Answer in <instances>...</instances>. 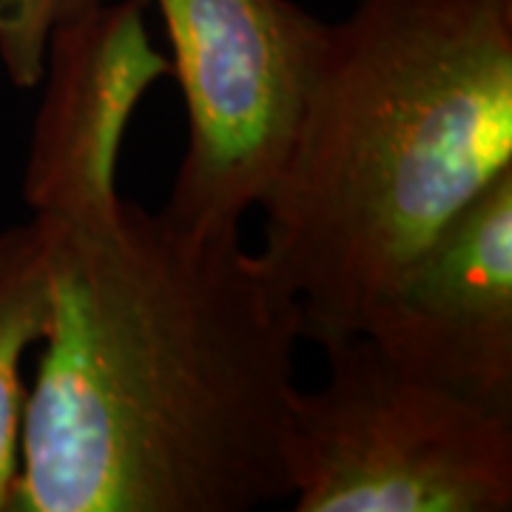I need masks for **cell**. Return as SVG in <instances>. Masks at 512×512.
Returning <instances> with one entry per match:
<instances>
[{
    "label": "cell",
    "instance_id": "cell-3",
    "mask_svg": "<svg viewBox=\"0 0 512 512\" xmlns=\"http://www.w3.org/2000/svg\"><path fill=\"white\" fill-rule=\"evenodd\" d=\"M319 345L328 382L293 393L285 430L293 510H510L512 413L407 373L365 333Z\"/></svg>",
    "mask_w": 512,
    "mask_h": 512
},
{
    "label": "cell",
    "instance_id": "cell-6",
    "mask_svg": "<svg viewBox=\"0 0 512 512\" xmlns=\"http://www.w3.org/2000/svg\"><path fill=\"white\" fill-rule=\"evenodd\" d=\"M146 3L100 0L52 29L23 171V200L37 217L86 225L123 200L117 165L128 120L171 74V60L148 37Z\"/></svg>",
    "mask_w": 512,
    "mask_h": 512
},
{
    "label": "cell",
    "instance_id": "cell-5",
    "mask_svg": "<svg viewBox=\"0 0 512 512\" xmlns=\"http://www.w3.org/2000/svg\"><path fill=\"white\" fill-rule=\"evenodd\" d=\"M353 333L424 382L512 413V171L441 228Z\"/></svg>",
    "mask_w": 512,
    "mask_h": 512
},
{
    "label": "cell",
    "instance_id": "cell-4",
    "mask_svg": "<svg viewBox=\"0 0 512 512\" xmlns=\"http://www.w3.org/2000/svg\"><path fill=\"white\" fill-rule=\"evenodd\" d=\"M188 114L163 214L239 228L288 157L325 23L291 0H154Z\"/></svg>",
    "mask_w": 512,
    "mask_h": 512
},
{
    "label": "cell",
    "instance_id": "cell-7",
    "mask_svg": "<svg viewBox=\"0 0 512 512\" xmlns=\"http://www.w3.org/2000/svg\"><path fill=\"white\" fill-rule=\"evenodd\" d=\"M55 237L57 222L37 214L0 231V512H12L18 490L23 359L49 328Z\"/></svg>",
    "mask_w": 512,
    "mask_h": 512
},
{
    "label": "cell",
    "instance_id": "cell-2",
    "mask_svg": "<svg viewBox=\"0 0 512 512\" xmlns=\"http://www.w3.org/2000/svg\"><path fill=\"white\" fill-rule=\"evenodd\" d=\"M512 171V0H359L325 23L262 259L305 339L359 328L441 228Z\"/></svg>",
    "mask_w": 512,
    "mask_h": 512
},
{
    "label": "cell",
    "instance_id": "cell-1",
    "mask_svg": "<svg viewBox=\"0 0 512 512\" xmlns=\"http://www.w3.org/2000/svg\"><path fill=\"white\" fill-rule=\"evenodd\" d=\"M302 305L239 228L120 200L57 222L12 512H248L291 498Z\"/></svg>",
    "mask_w": 512,
    "mask_h": 512
},
{
    "label": "cell",
    "instance_id": "cell-8",
    "mask_svg": "<svg viewBox=\"0 0 512 512\" xmlns=\"http://www.w3.org/2000/svg\"><path fill=\"white\" fill-rule=\"evenodd\" d=\"M100 0H0V63L18 89H35L57 23Z\"/></svg>",
    "mask_w": 512,
    "mask_h": 512
}]
</instances>
